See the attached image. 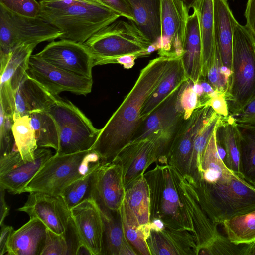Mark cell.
Wrapping results in <instances>:
<instances>
[{"label":"cell","instance_id":"obj_29","mask_svg":"<svg viewBox=\"0 0 255 255\" xmlns=\"http://www.w3.org/2000/svg\"><path fill=\"white\" fill-rule=\"evenodd\" d=\"M192 8L198 14L203 51V80H205L215 55L213 0H197Z\"/></svg>","mask_w":255,"mask_h":255},{"label":"cell","instance_id":"obj_52","mask_svg":"<svg viewBox=\"0 0 255 255\" xmlns=\"http://www.w3.org/2000/svg\"><path fill=\"white\" fill-rule=\"evenodd\" d=\"M199 83L203 89L204 95L209 99V96L214 91V89L209 83L205 80H201Z\"/></svg>","mask_w":255,"mask_h":255},{"label":"cell","instance_id":"obj_23","mask_svg":"<svg viewBox=\"0 0 255 255\" xmlns=\"http://www.w3.org/2000/svg\"><path fill=\"white\" fill-rule=\"evenodd\" d=\"M58 96L51 94L27 73L15 94L13 119L34 112L48 111Z\"/></svg>","mask_w":255,"mask_h":255},{"label":"cell","instance_id":"obj_54","mask_svg":"<svg viewBox=\"0 0 255 255\" xmlns=\"http://www.w3.org/2000/svg\"><path fill=\"white\" fill-rule=\"evenodd\" d=\"M192 88L193 91L198 95L199 98L204 95L203 89L200 83H193Z\"/></svg>","mask_w":255,"mask_h":255},{"label":"cell","instance_id":"obj_45","mask_svg":"<svg viewBox=\"0 0 255 255\" xmlns=\"http://www.w3.org/2000/svg\"><path fill=\"white\" fill-rule=\"evenodd\" d=\"M133 22L134 18L128 0H95Z\"/></svg>","mask_w":255,"mask_h":255},{"label":"cell","instance_id":"obj_2","mask_svg":"<svg viewBox=\"0 0 255 255\" xmlns=\"http://www.w3.org/2000/svg\"><path fill=\"white\" fill-rule=\"evenodd\" d=\"M176 57L159 56L141 69L132 88L101 129L92 148L103 161H112L133 140L142 123L141 113L146 101Z\"/></svg>","mask_w":255,"mask_h":255},{"label":"cell","instance_id":"obj_37","mask_svg":"<svg viewBox=\"0 0 255 255\" xmlns=\"http://www.w3.org/2000/svg\"><path fill=\"white\" fill-rule=\"evenodd\" d=\"M120 213L126 237L138 255H151L146 241L145 226H141L124 200Z\"/></svg>","mask_w":255,"mask_h":255},{"label":"cell","instance_id":"obj_1","mask_svg":"<svg viewBox=\"0 0 255 255\" xmlns=\"http://www.w3.org/2000/svg\"><path fill=\"white\" fill-rule=\"evenodd\" d=\"M216 128L205 147L196 177L188 176L201 207L214 223L222 225L233 216L255 209V187L225 165L217 149Z\"/></svg>","mask_w":255,"mask_h":255},{"label":"cell","instance_id":"obj_40","mask_svg":"<svg viewBox=\"0 0 255 255\" xmlns=\"http://www.w3.org/2000/svg\"><path fill=\"white\" fill-rule=\"evenodd\" d=\"M13 116L6 115L0 107V157L5 156L17 149L12 133Z\"/></svg>","mask_w":255,"mask_h":255},{"label":"cell","instance_id":"obj_4","mask_svg":"<svg viewBox=\"0 0 255 255\" xmlns=\"http://www.w3.org/2000/svg\"><path fill=\"white\" fill-rule=\"evenodd\" d=\"M143 175L149 188L150 220H159L166 226L186 229L194 235L180 194L182 174L171 165L157 164Z\"/></svg>","mask_w":255,"mask_h":255},{"label":"cell","instance_id":"obj_22","mask_svg":"<svg viewBox=\"0 0 255 255\" xmlns=\"http://www.w3.org/2000/svg\"><path fill=\"white\" fill-rule=\"evenodd\" d=\"M183 83L176 87L142 122L132 140L146 138L152 133L169 128L184 119L179 101Z\"/></svg>","mask_w":255,"mask_h":255},{"label":"cell","instance_id":"obj_42","mask_svg":"<svg viewBox=\"0 0 255 255\" xmlns=\"http://www.w3.org/2000/svg\"><path fill=\"white\" fill-rule=\"evenodd\" d=\"M223 65L220 54L216 47L215 55L213 63L206 74L205 80L209 83L214 90L226 95L230 82V79L225 76L220 68Z\"/></svg>","mask_w":255,"mask_h":255},{"label":"cell","instance_id":"obj_25","mask_svg":"<svg viewBox=\"0 0 255 255\" xmlns=\"http://www.w3.org/2000/svg\"><path fill=\"white\" fill-rule=\"evenodd\" d=\"M193 10L188 18L181 57L189 80L196 83L203 80V51L198 14Z\"/></svg>","mask_w":255,"mask_h":255},{"label":"cell","instance_id":"obj_50","mask_svg":"<svg viewBox=\"0 0 255 255\" xmlns=\"http://www.w3.org/2000/svg\"><path fill=\"white\" fill-rule=\"evenodd\" d=\"M137 57L133 55H127L113 59L110 64H120L127 69L131 68L135 64V60Z\"/></svg>","mask_w":255,"mask_h":255},{"label":"cell","instance_id":"obj_17","mask_svg":"<svg viewBox=\"0 0 255 255\" xmlns=\"http://www.w3.org/2000/svg\"><path fill=\"white\" fill-rule=\"evenodd\" d=\"M18 210L30 218L39 219L47 229L59 234L65 233L73 221L70 210L61 196L30 192L24 205Z\"/></svg>","mask_w":255,"mask_h":255},{"label":"cell","instance_id":"obj_3","mask_svg":"<svg viewBox=\"0 0 255 255\" xmlns=\"http://www.w3.org/2000/svg\"><path fill=\"white\" fill-rule=\"evenodd\" d=\"M39 17L59 30L60 39L83 44L121 16L95 0H40Z\"/></svg>","mask_w":255,"mask_h":255},{"label":"cell","instance_id":"obj_53","mask_svg":"<svg viewBox=\"0 0 255 255\" xmlns=\"http://www.w3.org/2000/svg\"><path fill=\"white\" fill-rule=\"evenodd\" d=\"M92 255V253L87 247L83 243H80L77 248L75 255Z\"/></svg>","mask_w":255,"mask_h":255},{"label":"cell","instance_id":"obj_34","mask_svg":"<svg viewBox=\"0 0 255 255\" xmlns=\"http://www.w3.org/2000/svg\"><path fill=\"white\" fill-rule=\"evenodd\" d=\"M226 236L236 244H250L255 241V209L236 215L222 224Z\"/></svg>","mask_w":255,"mask_h":255},{"label":"cell","instance_id":"obj_33","mask_svg":"<svg viewBox=\"0 0 255 255\" xmlns=\"http://www.w3.org/2000/svg\"><path fill=\"white\" fill-rule=\"evenodd\" d=\"M240 136V176L251 185L255 181V126L237 123Z\"/></svg>","mask_w":255,"mask_h":255},{"label":"cell","instance_id":"obj_43","mask_svg":"<svg viewBox=\"0 0 255 255\" xmlns=\"http://www.w3.org/2000/svg\"><path fill=\"white\" fill-rule=\"evenodd\" d=\"M68 255L69 246L65 233L59 234L47 229L45 245L41 255Z\"/></svg>","mask_w":255,"mask_h":255},{"label":"cell","instance_id":"obj_32","mask_svg":"<svg viewBox=\"0 0 255 255\" xmlns=\"http://www.w3.org/2000/svg\"><path fill=\"white\" fill-rule=\"evenodd\" d=\"M125 200L139 224L143 227L148 225L150 221V197L144 175L126 189Z\"/></svg>","mask_w":255,"mask_h":255},{"label":"cell","instance_id":"obj_9","mask_svg":"<svg viewBox=\"0 0 255 255\" xmlns=\"http://www.w3.org/2000/svg\"><path fill=\"white\" fill-rule=\"evenodd\" d=\"M48 112L57 125L59 148L56 153L68 154L92 149L100 132L75 105L58 96Z\"/></svg>","mask_w":255,"mask_h":255},{"label":"cell","instance_id":"obj_20","mask_svg":"<svg viewBox=\"0 0 255 255\" xmlns=\"http://www.w3.org/2000/svg\"><path fill=\"white\" fill-rule=\"evenodd\" d=\"M146 232L151 255H197L195 237L187 230L165 225L159 228L149 223Z\"/></svg>","mask_w":255,"mask_h":255},{"label":"cell","instance_id":"obj_11","mask_svg":"<svg viewBox=\"0 0 255 255\" xmlns=\"http://www.w3.org/2000/svg\"><path fill=\"white\" fill-rule=\"evenodd\" d=\"M214 112L210 106L201 105L182 120L170 144L164 164L174 167L183 175L188 174L195 140Z\"/></svg>","mask_w":255,"mask_h":255},{"label":"cell","instance_id":"obj_44","mask_svg":"<svg viewBox=\"0 0 255 255\" xmlns=\"http://www.w3.org/2000/svg\"><path fill=\"white\" fill-rule=\"evenodd\" d=\"M192 85L193 82L189 80L185 82L180 95V104L184 111V119L189 118L195 109L201 105L199 97L193 91Z\"/></svg>","mask_w":255,"mask_h":255},{"label":"cell","instance_id":"obj_14","mask_svg":"<svg viewBox=\"0 0 255 255\" xmlns=\"http://www.w3.org/2000/svg\"><path fill=\"white\" fill-rule=\"evenodd\" d=\"M52 156L50 150L38 148L30 161H24L17 149L0 157V187L12 194L23 193L26 185Z\"/></svg>","mask_w":255,"mask_h":255},{"label":"cell","instance_id":"obj_19","mask_svg":"<svg viewBox=\"0 0 255 255\" xmlns=\"http://www.w3.org/2000/svg\"><path fill=\"white\" fill-rule=\"evenodd\" d=\"M182 200L188 217L194 229L198 248L197 255L223 237L217 225L208 216L201 207L196 192L188 175L182 174L180 182Z\"/></svg>","mask_w":255,"mask_h":255},{"label":"cell","instance_id":"obj_57","mask_svg":"<svg viewBox=\"0 0 255 255\" xmlns=\"http://www.w3.org/2000/svg\"><path fill=\"white\" fill-rule=\"evenodd\" d=\"M252 185L255 187V181Z\"/></svg>","mask_w":255,"mask_h":255},{"label":"cell","instance_id":"obj_55","mask_svg":"<svg viewBox=\"0 0 255 255\" xmlns=\"http://www.w3.org/2000/svg\"><path fill=\"white\" fill-rule=\"evenodd\" d=\"M189 10L192 8L197 0H182Z\"/></svg>","mask_w":255,"mask_h":255},{"label":"cell","instance_id":"obj_39","mask_svg":"<svg viewBox=\"0 0 255 255\" xmlns=\"http://www.w3.org/2000/svg\"><path fill=\"white\" fill-rule=\"evenodd\" d=\"M94 171L74 181L62 192L60 196L70 210L84 200L91 199Z\"/></svg>","mask_w":255,"mask_h":255},{"label":"cell","instance_id":"obj_26","mask_svg":"<svg viewBox=\"0 0 255 255\" xmlns=\"http://www.w3.org/2000/svg\"><path fill=\"white\" fill-rule=\"evenodd\" d=\"M47 228L39 219L30 220L13 232L7 245L9 255H41Z\"/></svg>","mask_w":255,"mask_h":255},{"label":"cell","instance_id":"obj_38","mask_svg":"<svg viewBox=\"0 0 255 255\" xmlns=\"http://www.w3.org/2000/svg\"><path fill=\"white\" fill-rule=\"evenodd\" d=\"M221 117L214 112L200 130L194 141L189 172L186 175L193 179L196 177L205 147Z\"/></svg>","mask_w":255,"mask_h":255},{"label":"cell","instance_id":"obj_27","mask_svg":"<svg viewBox=\"0 0 255 255\" xmlns=\"http://www.w3.org/2000/svg\"><path fill=\"white\" fill-rule=\"evenodd\" d=\"M140 31L158 50L160 40V0H128Z\"/></svg>","mask_w":255,"mask_h":255},{"label":"cell","instance_id":"obj_5","mask_svg":"<svg viewBox=\"0 0 255 255\" xmlns=\"http://www.w3.org/2000/svg\"><path fill=\"white\" fill-rule=\"evenodd\" d=\"M103 161L93 149L68 154L55 153L28 183L23 193L60 196L69 185L95 170Z\"/></svg>","mask_w":255,"mask_h":255},{"label":"cell","instance_id":"obj_21","mask_svg":"<svg viewBox=\"0 0 255 255\" xmlns=\"http://www.w3.org/2000/svg\"><path fill=\"white\" fill-rule=\"evenodd\" d=\"M80 242L92 255H104V222L100 208L92 199H87L70 209Z\"/></svg>","mask_w":255,"mask_h":255},{"label":"cell","instance_id":"obj_48","mask_svg":"<svg viewBox=\"0 0 255 255\" xmlns=\"http://www.w3.org/2000/svg\"><path fill=\"white\" fill-rule=\"evenodd\" d=\"M244 16L246 19L245 26L255 39V0H248Z\"/></svg>","mask_w":255,"mask_h":255},{"label":"cell","instance_id":"obj_8","mask_svg":"<svg viewBox=\"0 0 255 255\" xmlns=\"http://www.w3.org/2000/svg\"><path fill=\"white\" fill-rule=\"evenodd\" d=\"M180 124L157 130L146 138L132 140L112 160L122 167L125 189L143 175L152 163L164 164L166 154Z\"/></svg>","mask_w":255,"mask_h":255},{"label":"cell","instance_id":"obj_31","mask_svg":"<svg viewBox=\"0 0 255 255\" xmlns=\"http://www.w3.org/2000/svg\"><path fill=\"white\" fill-rule=\"evenodd\" d=\"M217 132L225 150V165L240 176V136L234 117L230 114L226 117L222 116L217 126Z\"/></svg>","mask_w":255,"mask_h":255},{"label":"cell","instance_id":"obj_46","mask_svg":"<svg viewBox=\"0 0 255 255\" xmlns=\"http://www.w3.org/2000/svg\"><path fill=\"white\" fill-rule=\"evenodd\" d=\"M233 117L239 124L255 126V99L248 104L240 113Z\"/></svg>","mask_w":255,"mask_h":255},{"label":"cell","instance_id":"obj_28","mask_svg":"<svg viewBox=\"0 0 255 255\" xmlns=\"http://www.w3.org/2000/svg\"><path fill=\"white\" fill-rule=\"evenodd\" d=\"M101 212L104 222V255H138L126 237L120 211Z\"/></svg>","mask_w":255,"mask_h":255},{"label":"cell","instance_id":"obj_41","mask_svg":"<svg viewBox=\"0 0 255 255\" xmlns=\"http://www.w3.org/2000/svg\"><path fill=\"white\" fill-rule=\"evenodd\" d=\"M0 5L22 16L30 18L39 17L40 4L36 0H0Z\"/></svg>","mask_w":255,"mask_h":255},{"label":"cell","instance_id":"obj_12","mask_svg":"<svg viewBox=\"0 0 255 255\" xmlns=\"http://www.w3.org/2000/svg\"><path fill=\"white\" fill-rule=\"evenodd\" d=\"M27 73L54 95H58L64 91L86 95L92 91V78L70 72L35 55H32L29 58Z\"/></svg>","mask_w":255,"mask_h":255},{"label":"cell","instance_id":"obj_49","mask_svg":"<svg viewBox=\"0 0 255 255\" xmlns=\"http://www.w3.org/2000/svg\"><path fill=\"white\" fill-rule=\"evenodd\" d=\"M0 227V255H3L7 252L8 243L14 229L12 226L4 224Z\"/></svg>","mask_w":255,"mask_h":255},{"label":"cell","instance_id":"obj_24","mask_svg":"<svg viewBox=\"0 0 255 255\" xmlns=\"http://www.w3.org/2000/svg\"><path fill=\"white\" fill-rule=\"evenodd\" d=\"M215 46L223 65L231 69L234 30L238 22L227 0H213Z\"/></svg>","mask_w":255,"mask_h":255},{"label":"cell","instance_id":"obj_10","mask_svg":"<svg viewBox=\"0 0 255 255\" xmlns=\"http://www.w3.org/2000/svg\"><path fill=\"white\" fill-rule=\"evenodd\" d=\"M62 34L40 17L22 16L0 5V57L19 45L53 41Z\"/></svg>","mask_w":255,"mask_h":255},{"label":"cell","instance_id":"obj_16","mask_svg":"<svg viewBox=\"0 0 255 255\" xmlns=\"http://www.w3.org/2000/svg\"><path fill=\"white\" fill-rule=\"evenodd\" d=\"M34 55L70 72L92 78L94 59L82 43L67 39L52 41Z\"/></svg>","mask_w":255,"mask_h":255},{"label":"cell","instance_id":"obj_6","mask_svg":"<svg viewBox=\"0 0 255 255\" xmlns=\"http://www.w3.org/2000/svg\"><path fill=\"white\" fill-rule=\"evenodd\" d=\"M83 44L93 56L94 66L110 64L113 59L124 55L140 58L154 51L153 44L128 20L115 21Z\"/></svg>","mask_w":255,"mask_h":255},{"label":"cell","instance_id":"obj_18","mask_svg":"<svg viewBox=\"0 0 255 255\" xmlns=\"http://www.w3.org/2000/svg\"><path fill=\"white\" fill-rule=\"evenodd\" d=\"M36 44H23L9 53L5 66L0 69V106L6 114L15 111L14 97L20 83L27 73L28 62Z\"/></svg>","mask_w":255,"mask_h":255},{"label":"cell","instance_id":"obj_35","mask_svg":"<svg viewBox=\"0 0 255 255\" xmlns=\"http://www.w3.org/2000/svg\"><path fill=\"white\" fill-rule=\"evenodd\" d=\"M29 116L38 147H50L57 151L59 148V132L52 116L46 111L34 112Z\"/></svg>","mask_w":255,"mask_h":255},{"label":"cell","instance_id":"obj_30","mask_svg":"<svg viewBox=\"0 0 255 255\" xmlns=\"http://www.w3.org/2000/svg\"><path fill=\"white\" fill-rule=\"evenodd\" d=\"M188 80L181 56L176 57L169 72L146 101L141 113L142 122L176 87Z\"/></svg>","mask_w":255,"mask_h":255},{"label":"cell","instance_id":"obj_13","mask_svg":"<svg viewBox=\"0 0 255 255\" xmlns=\"http://www.w3.org/2000/svg\"><path fill=\"white\" fill-rule=\"evenodd\" d=\"M189 10L182 0H160L159 56H182Z\"/></svg>","mask_w":255,"mask_h":255},{"label":"cell","instance_id":"obj_36","mask_svg":"<svg viewBox=\"0 0 255 255\" xmlns=\"http://www.w3.org/2000/svg\"><path fill=\"white\" fill-rule=\"evenodd\" d=\"M13 120L12 129L15 145L24 161L32 160L38 147L29 116H21Z\"/></svg>","mask_w":255,"mask_h":255},{"label":"cell","instance_id":"obj_7","mask_svg":"<svg viewBox=\"0 0 255 255\" xmlns=\"http://www.w3.org/2000/svg\"><path fill=\"white\" fill-rule=\"evenodd\" d=\"M232 75L226 95L229 113L234 116L255 99V39L245 25H235Z\"/></svg>","mask_w":255,"mask_h":255},{"label":"cell","instance_id":"obj_51","mask_svg":"<svg viewBox=\"0 0 255 255\" xmlns=\"http://www.w3.org/2000/svg\"><path fill=\"white\" fill-rule=\"evenodd\" d=\"M5 191L3 188L0 187V226L4 224V221L9 212V207L5 200Z\"/></svg>","mask_w":255,"mask_h":255},{"label":"cell","instance_id":"obj_47","mask_svg":"<svg viewBox=\"0 0 255 255\" xmlns=\"http://www.w3.org/2000/svg\"><path fill=\"white\" fill-rule=\"evenodd\" d=\"M218 115L226 117L230 115L226 94H221L211 98L206 103Z\"/></svg>","mask_w":255,"mask_h":255},{"label":"cell","instance_id":"obj_15","mask_svg":"<svg viewBox=\"0 0 255 255\" xmlns=\"http://www.w3.org/2000/svg\"><path fill=\"white\" fill-rule=\"evenodd\" d=\"M125 193L122 166L113 161H103L94 172L91 199L101 211L117 212Z\"/></svg>","mask_w":255,"mask_h":255},{"label":"cell","instance_id":"obj_56","mask_svg":"<svg viewBox=\"0 0 255 255\" xmlns=\"http://www.w3.org/2000/svg\"><path fill=\"white\" fill-rule=\"evenodd\" d=\"M248 255H255V241L251 244Z\"/></svg>","mask_w":255,"mask_h":255}]
</instances>
